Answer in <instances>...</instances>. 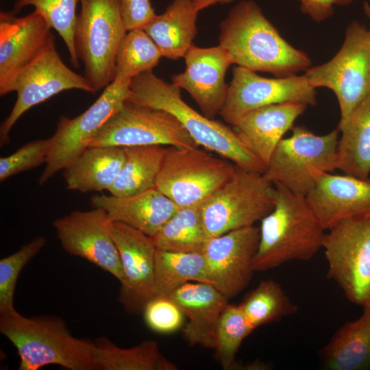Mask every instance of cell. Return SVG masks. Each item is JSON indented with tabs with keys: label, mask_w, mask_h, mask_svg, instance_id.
Segmentation results:
<instances>
[{
	"label": "cell",
	"mask_w": 370,
	"mask_h": 370,
	"mask_svg": "<svg viewBox=\"0 0 370 370\" xmlns=\"http://www.w3.org/2000/svg\"><path fill=\"white\" fill-rule=\"evenodd\" d=\"M220 29L219 45L232 64L276 77L294 75L311 66L309 56L290 45L253 1L233 7Z\"/></svg>",
	"instance_id": "1"
},
{
	"label": "cell",
	"mask_w": 370,
	"mask_h": 370,
	"mask_svg": "<svg viewBox=\"0 0 370 370\" xmlns=\"http://www.w3.org/2000/svg\"><path fill=\"white\" fill-rule=\"evenodd\" d=\"M273 186L274 208L260 221L255 271L272 269L288 261L311 260L322 248L325 234L306 196L280 184Z\"/></svg>",
	"instance_id": "2"
},
{
	"label": "cell",
	"mask_w": 370,
	"mask_h": 370,
	"mask_svg": "<svg viewBox=\"0 0 370 370\" xmlns=\"http://www.w3.org/2000/svg\"><path fill=\"white\" fill-rule=\"evenodd\" d=\"M0 332L16 349L19 370H38L49 365L98 370L94 341L73 336L58 317H27L14 308L0 313Z\"/></svg>",
	"instance_id": "3"
},
{
	"label": "cell",
	"mask_w": 370,
	"mask_h": 370,
	"mask_svg": "<svg viewBox=\"0 0 370 370\" xmlns=\"http://www.w3.org/2000/svg\"><path fill=\"white\" fill-rule=\"evenodd\" d=\"M127 101L169 112L181 123L199 146L236 166L264 173L266 166L251 151L233 127L200 114L183 99L181 89L152 71L134 77Z\"/></svg>",
	"instance_id": "4"
},
{
	"label": "cell",
	"mask_w": 370,
	"mask_h": 370,
	"mask_svg": "<svg viewBox=\"0 0 370 370\" xmlns=\"http://www.w3.org/2000/svg\"><path fill=\"white\" fill-rule=\"evenodd\" d=\"M291 130L292 135L277 145L263 175L272 184L306 196L322 175L336 169L339 130L317 135L304 126Z\"/></svg>",
	"instance_id": "5"
},
{
	"label": "cell",
	"mask_w": 370,
	"mask_h": 370,
	"mask_svg": "<svg viewBox=\"0 0 370 370\" xmlns=\"http://www.w3.org/2000/svg\"><path fill=\"white\" fill-rule=\"evenodd\" d=\"M273 184L262 173L235 166L230 177L201 205L208 237L254 225L274 208Z\"/></svg>",
	"instance_id": "6"
},
{
	"label": "cell",
	"mask_w": 370,
	"mask_h": 370,
	"mask_svg": "<svg viewBox=\"0 0 370 370\" xmlns=\"http://www.w3.org/2000/svg\"><path fill=\"white\" fill-rule=\"evenodd\" d=\"M80 3L75 47L84 76L97 92L114 79L117 49L127 31L118 0H81Z\"/></svg>",
	"instance_id": "7"
},
{
	"label": "cell",
	"mask_w": 370,
	"mask_h": 370,
	"mask_svg": "<svg viewBox=\"0 0 370 370\" xmlns=\"http://www.w3.org/2000/svg\"><path fill=\"white\" fill-rule=\"evenodd\" d=\"M236 164L197 147L168 146L155 186L180 208L201 205Z\"/></svg>",
	"instance_id": "8"
},
{
	"label": "cell",
	"mask_w": 370,
	"mask_h": 370,
	"mask_svg": "<svg viewBox=\"0 0 370 370\" xmlns=\"http://www.w3.org/2000/svg\"><path fill=\"white\" fill-rule=\"evenodd\" d=\"M314 88L326 87L335 94L345 119L370 95V34L352 21L338 52L328 62L308 68L304 74Z\"/></svg>",
	"instance_id": "9"
},
{
	"label": "cell",
	"mask_w": 370,
	"mask_h": 370,
	"mask_svg": "<svg viewBox=\"0 0 370 370\" xmlns=\"http://www.w3.org/2000/svg\"><path fill=\"white\" fill-rule=\"evenodd\" d=\"M328 277L351 302L370 306V217L340 221L325 233Z\"/></svg>",
	"instance_id": "10"
},
{
	"label": "cell",
	"mask_w": 370,
	"mask_h": 370,
	"mask_svg": "<svg viewBox=\"0 0 370 370\" xmlns=\"http://www.w3.org/2000/svg\"><path fill=\"white\" fill-rule=\"evenodd\" d=\"M97 92L84 75L69 69L58 52L53 36L40 53L13 79L9 92H16V102L0 127L1 147L10 141V132L29 109L64 90Z\"/></svg>",
	"instance_id": "11"
},
{
	"label": "cell",
	"mask_w": 370,
	"mask_h": 370,
	"mask_svg": "<svg viewBox=\"0 0 370 370\" xmlns=\"http://www.w3.org/2000/svg\"><path fill=\"white\" fill-rule=\"evenodd\" d=\"M131 81L114 79L98 99L84 112L74 118L62 116L50 139L46 166L38 183L42 185L63 170L89 146L103 126L127 100Z\"/></svg>",
	"instance_id": "12"
},
{
	"label": "cell",
	"mask_w": 370,
	"mask_h": 370,
	"mask_svg": "<svg viewBox=\"0 0 370 370\" xmlns=\"http://www.w3.org/2000/svg\"><path fill=\"white\" fill-rule=\"evenodd\" d=\"M153 145L199 147L169 112L127 101L103 125L88 147Z\"/></svg>",
	"instance_id": "13"
},
{
	"label": "cell",
	"mask_w": 370,
	"mask_h": 370,
	"mask_svg": "<svg viewBox=\"0 0 370 370\" xmlns=\"http://www.w3.org/2000/svg\"><path fill=\"white\" fill-rule=\"evenodd\" d=\"M317 104L316 91L304 75L267 78L256 71L236 66L219 114L233 124L243 115L254 109L282 103Z\"/></svg>",
	"instance_id": "14"
},
{
	"label": "cell",
	"mask_w": 370,
	"mask_h": 370,
	"mask_svg": "<svg viewBox=\"0 0 370 370\" xmlns=\"http://www.w3.org/2000/svg\"><path fill=\"white\" fill-rule=\"evenodd\" d=\"M112 221L99 208L75 210L53 222L63 249L109 273L120 282L123 271L112 232Z\"/></svg>",
	"instance_id": "15"
},
{
	"label": "cell",
	"mask_w": 370,
	"mask_h": 370,
	"mask_svg": "<svg viewBox=\"0 0 370 370\" xmlns=\"http://www.w3.org/2000/svg\"><path fill=\"white\" fill-rule=\"evenodd\" d=\"M112 232L123 271L118 301L138 314L153 296L156 247L151 236L127 224L112 221Z\"/></svg>",
	"instance_id": "16"
},
{
	"label": "cell",
	"mask_w": 370,
	"mask_h": 370,
	"mask_svg": "<svg viewBox=\"0 0 370 370\" xmlns=\"http://www.w3.org/2000/svg\"><path fill=\"white\" fill-rule=\"evenodd\" d=\"M259 240L260 228L251 225L210 238L207 242L202 254L211 280L228 299L251 282Z\"/></svg>",
	"instance_id": "17"
},
{
	"label": "cell",
	"mask_w": 370,
	"mask_h": 370,
	"mask_svg": "<svg viewBox=\"0 0 370 370\" xmlns=\"http://www.w3.org/2000/svg\"><path fill=\"white\" fill-rule=\"evenodd\" d=\"M184 72L172 77V84L185 90L210 119L219 114L226 99L228 85L225 76L232 64L219 45L212 47L193 45L184 58Z\"/></svg>",
	"instance_id": "18"
},
{
	"label": "cell",
	"mask_w": 370,
	"mask_h": 370,
	"mask_svg": "<svg viewBox=\"0 0 370 370\" xmlns=\"http://www.w3.org/2000/svg\"><path fill=\"white\" fill-rule=\"evenodd\" d=\"M36 10L22 17L12 11L0 14V95L9 92L16 75L31 63L53 36Z\"/></svg>",
	"instance_id": "19"
},
{
	"label": "cell",
	"mask_w": 370,
	"mask_h": 370,
	"mask_svg": "<svg viewBox=\"0 0 370 370\" xmlns=\"http://www.w3.org/2000/svg\"><path fill=\"white\" fill-rule=\"evenodd\" d=\"M325 230L341 221L370 217V178L322 175L306 196Z\"/></svg>",
	"instance_id": "20"
},
{
	"label": "cell",
	"mask_w": 370,
	"mask_h": 370,
	"mask_svg": "<svg viewBox=\"0 0 370 370\" xmlns=\"http://www.w3.org/2000/svg\"><path fill=\"white\" fill-rule=\"evenodd\" d=\"M188 322L182 330L190 346L214 349L217 324L229 299L215 286L203 282H187L168 296Z\"/></svg>",
	"instance_id": "21"
},
{
	"label": "cell",
	"mask_w": 370,
	"mask_h": 370,
	"mask_svg": "<svg viewBox=\"0 0 370 370\" xmlns=\"http://www.w3.org/2000/svg\"><path fill=\"white\" fill-rule=\"evenodd\" d=\"M307 106L282 103L260 107L241 116L233 128L251 151L265 165L285 133Z\"/></svg>",
	"instance_id": "22"
},
{
	"label": "cell",
	"mask_w": 370,
	"mask_h": 370,
	"mask_svg": "<svg viewBox=\"0 0 370 370\" xmlns=\"http://www.w3.org/2000/svg\"><path fill=\"white\" fill-rule=\"evenodd\" d=\"M90 203L93 208L104 210L112 221L127 224L149 236L179 209L156 186L130 196L94 195Z\"/></svg>",
	"instance_id": "23"
},
{
	"label": "cell",
	"mask_w": 370,
	"mask_h": 370,
	"mask_svg": "<svg viewBox=\"0 0 370 370\" xmlns=\"http://www.w3.org/2000/svg\"><path fill=\"white\" fill-rule=\"evenodd\" d=\"M125 158L123 147H88L63 169L66 188L81 193L108 190Z\"/></svg>",
	"instance_id": "24"
},
{
	"label": "cell",
	"mask_w": 370,
	"mask_h": 370,
	"mask_svg": "<svg viewBox=\"0 0 370 370\" xmlns=\"http://www.w3.org/2000/svg\"><path fill=\"white\" fill-rule=\"evenodd\" d=\"M198 12L194 0H173L164 12L157 15L143 29L162 57L171 60L184 58L197 35Z\"/></svg>",
	"instance_id": "25"
},
{
	"label": "cell",
	"mask_w": 370,
	"mask_h": 370,
	"mask_svg": "<svg viewBox=\"0 0 370 370\" xmlns=\"http://www.w3.org/2000/svg\"><path fill=\"white\" fill-rule=\"evenodd\" d=\"M329 370L370 369V306L356 320L343 324L319 350Z\"/></svg>",
	"instance_id": "26"
},
{
	"label": "cell",
	"mask_w": 370,
	"mask_h": 370,
	"mask_svg": "<svg viewBox=\"0 0 370 370\" xmlns=\"http://www.w3.org/2000/svg\"><path fill=\"white\" fill-rule=\"evenodd\" d=\"M336 150V169L344 174L369 178L370 174V95L344 119Z\"/></svg>",
	"instance_id": "27"
},
{
	"label": "cell",
	"mask_w": 370,
	"mask_h": 370,
	"mask_svg": "<svg viewBox=\"0 0 370 370\" xmlns=\"http://www.w3.org/2000/svg\"><path fill=\"white\" fill-rule=\"evenodd\" d=\"M123 148L124 163L108 191L112 195L124 197L154 187L167 146L138 145Z\"/></svg>",
	"instance_id": "28"
},
{
	"label": "cell",
	"mask_w": 370,
	"mask_h": 370,
	"mask_svg": "<svg viewBox=\"0 0 370 370\" xmlns=\"http://www.w3.org/2000/svg\"><path fill=\"white\" fill-rule=\"evenodd\" d=\"M98 370H177V366L161 352L158 343L145 340L130 348H123L108 338L94 341Z\"/></svg>",
	"instance_id": "29"
},
{
	"label": "cell",
	"mask_w": 370,
	"mask_h": 370,
	"mask_svg": "<svg viewBox=\"0 0 370 370\" xmlns=\"http://www.w3.org/2000/svg\"><path fill=\"white\" fill-rule=\"evenodd\" d=\"M190 282L214 286L202 253L175 252L156 249L153 297H166L180 286Z\"/></svg>",
	"instance_id": "30"
},
{
	"label": "cell",
	"mask_w": 370,
	"mask_h": 370,
	"mask_svg": "<svg viewBox=\"0 0 370 370\" xmlns=\"http://www.w3.org/2000/svg\"><path fill=\"white\" fill-rule=\"evenodd\" d=\"M201 205L180 208L151 236L156 249L175 252L202 253L210 238L204 227Z\"/></svg>",
	"instance_id": "31"
},
{
	"label": "cell",
	"mask_w": 370,
	"mask_h": 370,
	"mask_svg": "<svg viewBox=\"0 0 370 370\" xmlns=\"http://www.w3.org/2000/svg\"><path fill=\"white\" fill-rule=\"evenodd\" d=\"M239 306L254 330L295 314L298 309L282 286L272 279L262 280Z\"/></svg>",
	"instance_id": "32"
},
{
	"label": "cell",
	"mask_w": 370,
	"mask_h": 370,
	"mask_svg": "<svg viewBox=\"0 0 370 370\" xmlns=\"http://www.w3.org/2000/svg\"><path fill=\"white\" fill-rule=\"evenodd\" d=\"M162 56L159 48L143 29L127 32L116 52L114 79L132 81L152 71Z\"/></svg>",
	"instance_id": "33"
},
{
	"label": "cell",
	"mask_w": 370,
	"mask_h": 370,
	"mask_svg": "<svg viewBox=\"0 0 370 370\" xmlns=\"http://www.w3.org/2000/svg\"><path fill=\"white\" fill-rule=\"evenodd\" d=\"M81 0H15L13 10L17 14L26 6H33L34 10L47 21L64 42L70 59L74 67L79 66L75 42L74 30L77 21V5Z\"/></svg>",
	"instance_id": "34"
},
{
	"label": "cell",
	"mask_w": 370,
	"mask_h": 370,
	"mask_svg": "<svg viewBox=\"0 0 370 370\" xmlns=\"http://www.w3.org/2000/svg\"><path fill=\"white\" fill-rule=\"evenodd\" d=\"M253 330L241 306L228 304L220 317L215 336L216 356L223 369L236 367V353Z\"/></svg>",
	"instance_id": "35"
},
{
	"label": "cell",
	"mask_w": 370,
	"mask_h": 370,
	"mask_svg": "<svg viewBox=\"0 0 370 370\" xmlns=\"http://www.w3.org/2000/svg\"><path fill=\"white\" fill-rule=\"evenodd\" d=\"M45 244L43 236H37L16 252L0 260V313L14 309V293L19 275Z\"/></svg>",
	"instance_id": "36"
},
{
	"label": "cell",
	"mask_w": 370,
	"mask_h": 370,
	"mask_svg": "<svg viewBox=\"0 0 370 370\" xmlns=\"http://www.w3.org/2000/svg\"><path fill=\"white\" fill-rule=\"evenodd\" d=\"M50 139H39L26 143L10 156L0 158V181L31 170L47 162Z\"/></svg>",
	"instance_id": "37"
},
{
	"label": "cell",
	"mask_w": 370,
	"mask_h": 370,
	"mask_svg": "<svg viewBox=\"0 0 370 370\" xmlns=\"http://www.w3.org/2000/svg\"><path fill=\"white\" fill-rule=\"evenodd\" d=\"M143 313L147 327L161 334L177 330L182 327L184 317L168 297H153L145 305Z\"/></svg>",
	"instance_id": "38"
},
{
	"label": "cell",
	"mask_w": 370,
	"mask_h": 370,
	"mask_svg": "<svg viewBox=\"0 0 370 370\" xmlns=\"http://www.w3.org/2000/svg\"><path fill=\"white\" fill-rule=\"evenodd\" d=\"M127 31L143 29L157 14L150 0H118Z\"/></svg>",
	"instance_id": "39"
},
{
	"label": "cell",
	"mask_w": 370,
	"mask_h": 370,
	"mask_svg": "<svg viewBox=\"0 0 370 370\" xmlns=\"http://www.w3.org/2000/svg\"><path fill=\"white\" fill-rule=\"evenodd\" d=\"M300 10L308 14L313 21L319 23L334 14V5H347L354 0H299Z\"/></svg>",
	"instance_id": "40"
},
{
	"label": "cell",
	"mask_w": 370,
	"mask_h": 370,
	"mask_svg": "<svg viewBox=\"0 0 370 370\" xmlns=\"http://www.w3.org/2000/svg\"><path fill=\"white\" fill-rule=\"evenodd\" d=\"M233 1L234 0H194V4L196 10L199 12L217 3L227 4Z\"/></svg>",
	"instance_id": "41"
},
{
	"label": "cell",
	"mask_w": 370,
	"mask_h": 370,
	"mask_svg": "<svg viewBox=\"0 0 370 370\" xmlns=\"http://www.w3.org/2000/svg\"><path fill=\"white\" fill-rule=\"evenodd\" d=\"M363 9H364V12H365V14L369 17V18L370 19V4L367 2V1H365L363 4ZM369 34H370V31H369Z\"/></svg>",
	"instance_id": "42"
}]
</instances>
